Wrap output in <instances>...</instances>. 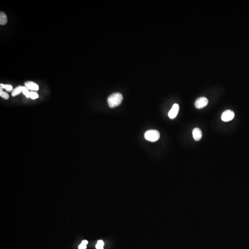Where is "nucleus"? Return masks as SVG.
Segmentation results:
<instances>
[{
	"instance_id": "obj_18",
	"label": "nucleus",
	"mask_w": 249,
	"mask_h": 249,
	"mask_svg": "<svg viewBox=\"0 0 249 249\" xmlns=\"http://www.w3.org/2000/svg\"><path fill=\"white\" fill-rule=\"evenodd\" d=\"M81 243L83 244H85L86 246L87 244H88V242L87 240H84L83 241H82V243Z\"/></svg>"
},
{
	"instance_id": "obj_15",
	"label": "nucleus",
	"mask_w": 249,
	"mask_h": 249,
	"mask_svg": "<svg viewBox=\"0 0 249 249\" xmlns=\"http://www.w3.org/2000/svg\"><path fill=\"white\" fill-rule=\"evenodd\" d=\"M96 248H97V249H103V246H101L100 244H96Z\"/></svg>"
},
{
	"instance_id": "obj_17",
	"label": "nucleus",
	"mask_w": 249,
	"mask_h": 249,
	"mask_svg": "<svg viewBox=\"0 0 249 249\" xmlns=\"http://www.w3.org/2000/svg\"><path fill=\"white\" fill-rule=\"evenodd\" d=\"M5 85L6 84H0V89H5Z\"/></svg>"
},
{
	"instance_id": "obj_2",
	"label": "nucleus",
	"mask_w": 249,
	"mask_h": 249,
	"mask_svg": "<svg viewBox=\"0 0 249 249\" xmlns=\"http://www.w3.org/2000/svg\"><path fill=\"white\" fill-rule=\"evenodd\" d=\"M160 137V133L155 130H150L145 132L144 137L145 139L150 142H154L158 140Z\"/></svg>"
},
{
	"instance_id": "obj_16",
	"label": "nucleus",
	"mask_w": 249,
	"mask_h": 249,
	"mask_svg": "<svg viewBox=\"0 0 249 249\" xmlns=\"http://www.w3.org/2000/svg\"><path fill=\"white\" fill-rule=\"evenodd\" d=\"M97 244H100L101 246H104V242L103 240H98L97 241Z\"/></svg>"
},
{
	"instance_id": "obj_12",
	"label": "nucleus",
	"mask_w": 249,
	"mask_h": 249,
	"mask_svg": "<svg viewBox=\"0 0 249 249\" xmlns=\"http://www.w3.org/2000/svg\"><path fill=\"white\" fill-rule=\"evenodd\" d=\"M38 97H39V96L37 92H34V91L30 92V98H31V99L35 100V99H37Z\"/></svg>"
},
{
	"instance_id": "obj_13",
	"label": "nucleus",
	"mask_w": 249,
	"mask_h": 249,
	"mask_svg": "<svg viewBox=\"0 0 249 249\" xmlns=\"http://www.w3.org/2000/svg\"><path fill=\"white\" fill-rule=\"evenodd\" d=\"M5 89L8 92H11V91L12 92L13 90V86L10 84H6L5 85Z\"/></svg>"
},
{
	"instance_id": "obj_1",
	"label": "nucleus",
	"mask_w": 249,
	"mask_h": 249,
	"mask_svg": "<svg viewBox=\"0 0 249 249\" xmlns=\"http://www.w3.org/2000/svg\"><path fill=\"white\" fill-rule=\"evenodd\" d=\"M123 100V96L120 93H114L111 95L107 98L108 106L110 107H114L119 106Z\"/></svg>"
},
{
	"instance_id": "obj_5",
	"label": "nucleus",
	"mask_w": 249,
	"mask_h": 249,
	"mask_svg": "<svg viewBox=\"0 0 249 249\" xmlns=\"http://www.w3.org/2000/svg\"><path fill=\"white\" fill-rule=\"evenodd\" d=\"M179 105L177 103H175L173 105L172 108L171 109L169 112H168V115L169 118L171 119H174L177 116L178 114L179 113Z\"/></svg>"
},
{
	"instance_id": "obj_4",
	"label": "nucleus",
	"mask_w": 249,
	"mask_h": 249,
	"mask_svg": "<svg viewBox=\"0 0 249 249\" xmlns=\"http://www.w3.org/2000/svg\"><path fill=\"white\" fill-rule=\"evenodd\" d=\"M209 101L205 97H201L196 101L195 103V107L198 109L205 107L207 105Z\"/></svg>"
},
{
	"instance_id": "obj_9",
	"label": "nucleus",
	"mask_w": 249,
	"mask_h": 249,
	"mask_svg": "<svg viewBox=\"0 0 249 249\" xmlns=\"http://www.w3.org/2000/svg\"><path fill=\"white\" fill-rule=\"evenodd\" d=\"M22 87L23 86H18L15 88L12 92V96L13 97H15L20 94L21 92H22Z\"/></svg>"
},
{
	"instance_id": "obj_6",
	"label": "nucleus",
	"mask_w": 249,
	"mask_h": 249,
	"mask_svg": "<svg viewBox=\"0 0 249 249\" xmlns=\"http://www.w3.org/2000/svg\"><path fill=\"white\" fill-rule=\"evenodd\" d=\"M24 85L28 90H31L37 91L39 89V85L32 81H27L24 83Z\"/></svg>"
},
{
	"instance_id": "obj_8",
	"label": "nucleus",
	"mask_w": 249,
	"mask_h": 249,
	"mask_svg": "<svg viewBox=\"0 0 249 249\" xmlns=\"http://www.w3.org/2000/svg\"><path fill=\"white\" fill-rule=\"evenodd\" d=\"M7 15L3 12H1L0 13V24L4 25L7 24Z\"/></svg>"
},
{
	"instance_id": "obj_14",
	"label": "nucleus",
	"mask_w": 249,
	"mask_h": 249,
	"mask_svg": "<svg viewBox=\"0 0 249 249\" xmlns=\"http://www.w3.org/2000/svg\"><path fill=\"white\" fill-rule=\"evenodd\" d=\"M86 246L82 243L81 244L80 246H78V249H86Z\"/></svg>"
},
{
	"instance_id": "obj_7",
	"label": "nucleus",
	"mask_w": 249,
	"mask_h": 249,
	"mask_svg": "<svg viewBox=\"0 0 249 249\" xmlns=\"http://www.w3.org/2000/svg\"><path fill=\"white\" fill-rule=\"evenodd\" d=\"M193 137L196 141H199L202 137V131L199 128H195L193 131Z\"/></svg>"
},
{
	"instance_id": "obj_3",
	"label": "nucleus",
	"mask_w": 249,
	"mask_h": 249,
	"mask_svg": "<svg viewBox=\"0 0 249 249\" xmlns=\"http://www.w3.org/2000/svg\"><path fill=\"white\" fill-rule=\"evenodd\" d=\"M235 116V114L233 111L231 110H227L222 113L221 115V120L225 122L232 120Z\"/></svg>"
},
{
	"instance_id": "obj_11",
	"label": "nucleus",
	"mask_w": 249,
	"mask_h": 249,
	"mask_svg": "<svg viewBox=\"0 0 249 249\" xmlns=\"http://www.w3.org/2000/svg\"><path fill=\"white\" fill-rule=\"evenodd\" d=\"M22 92L25 95L27 98H30V92L29 91L28 89L25 86H23L22 87Z\"/></svg>"
},
{
	"instance_id": "obj_10",
	"label": "nucleus",
	"mask_w": 249,
	"mask_h": 249,
	"mask_svg": "<svg viewBox=\"0 0 249 249\" xmlns=\"http://www.w3.org/2000/svg\"><path fill=\"white\" fill-rule=\"evenodd\" d=\"M0 96L5 100H7L9 97L8 94L7 92L4 91L2 89H0Z\"/></svg>"
}]
</instances>
